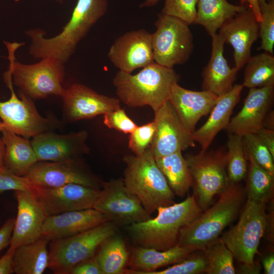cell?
I'll use <instances>...</instances> for the list:
<instances>
[{"instance_id":"cell-27","label":"cell","mask_w":274,"mask_h":274,"mask_svg":"<svg viewBox=\"0 0 274 274\" xmlns=\"http://www.w3.org/2000/svg\"><path fill=\"white\" fill-rule=\"evenodd\" d=\"M2 132L5 146V168L16 176L24 177L38 161L31 141L6 128Z\"/></svg>"},{"instance_id":"cell-47","label":"cell","mask_w":274,"mask_h":274,"mask_svg":"<svg viewBox=\"0 0 274 274\" xmlns=\"http://www.w3.org/2000/svg\"><path fill=\"white\" fill-rule=\"evenodd\" d=\"M241 5L248 4L249 8L253 12L257 20L260 22L261 19V12L258 0H239Z\"/></svg>"},{"instance_id":"cell-9","label":"cell","mask_w":274,"mask_h":274,"mask_svg":"<svg viewBox=\"0 0 274 274\" xmlns=\"http://www.w3.org/2000/svg\"><path fill=\"white\" fill-rule=\"evenodd\" d=\"M187 161L193 179V195L199 207L206 210L215 195L231 183L227 172L226 151L223 149L201 151L187 154Z\"/></svg>"},{"instance_id":"cell-41","label":"cell","mask_w":274,"mask_h":274,"mask_svg":"<svg viewBox=\"0 0 274 274\" xmlns=\"http://www.w3.org/2000/svg\"><path fill=\"white\" fill-rule=\"evenodd\" d=\"M104 123L109 128L124 133H130L138 127L121 108L104 114Z\"/></svg>"},{"instance_id":"cell-49","label":"cell","mask_w":274,"mask_h":274,"mask_svg":"<svg viewBox=\"0 0 274 274\" xmlns=\"http://www.w3.org/2000/svg\"><path fill=\"white\" fill-rule=\"evenodd\" d=\"M262 127L274 130V113L273 111H269L265 116Z\"/></svg>"},{"instance_id":"cell-32","label":"cell","mask_w":274,"mask_h":274,"mask_svg":"<svg viewBox=\"0 0 274 274\" xmlns=\"http://www.w3.org/2000/svg\"><path fill=\"white\" fill-rule=\"evenodd\" d=\"M244 87L274 85V56L266 52L251 56L245 65Z\"/></svg>"},{"instance_id":"cell-31","label":"cell","mask_w":274,"mask_h":274,"mask_svg":"<svg viewBox=\"0 0 274 274\" xmlns=\"http://www.w3.org/2000/svg\"><path fill=\"white\" fill-rule=\"evenodd\" d=\"M94 256L103 274L125 273L128 254L121 236L115 234L105 239L98 247Z\"/></svg>"},{"instance_id":"cell-21","label":"cell","mask_w":274,"mask_h":274,"mask_svg":"<svg viewBox=\"0 0 274 274\" xmlns=\"http://www.w3.org/2000/svg\"><path fill=\"white\" fill-rule=\"evenodd\" d=\"M273 97L274 85L250 88L242 109L226 127L227 132L242 136L256 134L262 127Z\"/></svg>"},{"instance_id":"cell-25","label":"cell","mask_w":274,"mask_h":274,"mask_svg":"<svg viewBox=\"0 0 274 274\" xmlns=\"http://www.w3.org/2000/svg\"><path fill=\"white\" fill-rule=\"evenodd\" d=\"M243 88L242 84H234L229 91L219 96L207 121L192 132V138L200 145L201 151L207 150L218 133L226 128Z\"/></svg>"},{"instance_id":"cell-48","label":"cell","mask_w":274,"mask_h":274,"mask_svg":"<svg viewBox=\"0 0 274 274\" xmlns=\"http://www.w3.org/2000/svg\"><path fill=\"white\" fill-rule=\"evenodd\" d=\"M262 264L266 274L274 273V255L270 254L265 257L262 260Z\"/></svg>"},{"instance_id":"cell-11","label":"cell","mask_w":274,"mask_h":274,"mask_svg":"<svg viewBox=\"0 0 274 274\" xmlns=\"http://www.w3.org/2000/svg\"><path fill=\"white\" fill-rule=\"evenodd\" d=\"M265 203L248 198L236 224L221 238L233 257L243 264L254 263L267 226Z\"/></svg>"},{"instance_id":"cell-39","label":"cell","mask_w":274,"mask_h":274,"mask_svg":"<svg viewBox=\"0 0 274 274\" xmlns=\"http://www.w3.org/2000/svg\"><path fill=\"white\" fill-rule=\"evenodd\" d=\"M197 0H165L161 13L177 17L188 24H194Z\"/></svg>"},{"instance_id":"cell-45","label":"cell","mask_w":274,"mask_h":274,"mask_svg":"<svg viewBox=\"0 0 274 274\" xmlns=\"http://www.w3.org/2000/svg\"><path fill=\"white\" fill-rule=\"evenodd\" d=\"M256 134L274 158V130L262 127Z\"/></svg>"},{"instance_id":"cell-35","label":"cell","mask_w":274,"mask_h":274,"mask_svg":"<svg viewBox=\"0 0 274 274\" xmlns=\"http://www.w3.org/2000/svg\"><path fill=\"white\" fill-rule=\"evenodd\" d=\"M227 172L230 183H237L247 173V159L244 150L243 136L228 133L227 142Z\"/></svg>"},{"instance_id":"cell-1","label":"cell","mask_w":274,"mask_h":274,"mask_svg":"<svg viewBox=\"0 0 274 274\" xmlns=\"http://www.w3.org/2000/svg\"><path fill=\"white\" fill-rule=\"evenodd\" d=\"M108 8L107 0H78L70 19L57 35L46 38L40 28L26 30L25 35L30 39L29 54L35 59L52 57L65 64Z\"/></svg>"},{"instance_id":"cell-4","label":"cell","mask_w":274,"mask_h":274,"mask_svg":"<svg viewBox=\"0 0 274 274\" xmlns=\"http://www.w3.org/2000/svg\"><path fill=\"white\" fill-rule=\"evenodd\" d=\"M217 201L180 229L177 244L203 250L219 238L222 231L236 218L244 200V191L231 183Z\"/></svg>"},{"instance_id":"cell-24","label":"cell","mask_w":274,"mask_h":274,"mask_svg":"<svg viewBox=\"0 0 274 274\" xmlns=\"http://www.w3.org/2000/svg\"><path fill=\"white\" fill-rule=\"evenodd\" d=\"M211 37V54L202 72V88L220 96L232 89L239 70L229 66L224 55L225 42L220 35L217 33Z\"/></svg>"},{"instance_id":"cell-37","label":"cell","mask_w":274,"mask_h":274,"mask_svg":"<svg viewBox=\"0 0 274 274\" xmlns=\"http://www.w3.org/2000/svg\"><path fill=\"white\" fill-rule=\"evenodd\" d=\"M261 19L259 24V37L261 39L258 50L273 54L274 0L259 1Z\"/></svg>"},{"instance_id":"cell-17","label":"cell","mask_w":274,"mask_h":274,"mask_svg":"<svg viewBox=\"0 0 274 274\" xmlns=\"http://www.w3.org/2000/svg\"><path fill=\"white\" fill-rule=\"evenodd\" d=\"M108 56L119 71L128 73L152 63L151 33L144 29L126 32L114 41Z\"/></svg>"},{"instance_id":"cell-42","label":"cell","mask_w":274,"mask_h":274,"mask_svg":"<svg viewBox=\"0 0 274 274\" xmlns=\"http://www.w3.org/2000/svg\"><path fill=\"white\" fill-rule=\"evenodd\" d=\"M33 186L25 177L16 176L6 168H0V192L8 190H30Z\"/></svg>"},{"instance_id":"cell-13","label":"cell","mask_w":274,"mask_h":274,"mask_svg":"<svg viewBox=\"0 0 274 274\" xmlns=\"http://www.w3.org/2000/svg\"><path fill=\"white\" fill-rule=\"evenodd\" d=\"M154 114L155 131L149 149L155 159L195 146L192 133L185 127L169 100Z\"/></svg>"},{"instance_id":"cell-5","label":"cell","mask_w":274,"mask_h":274,"mask_svg":"<svg viewBox=\"0 0 274 274\" xmlns=\"http://www.w3.org/2000/svg\"><path fill=\"white\" fill-rule=\"evenodd\" d=\"M8 52V58L13 84L32 99H40L50 95L62 97L65 89L62 86L65 76L64 64L59 59L47 57L31 64L16 60V50L24 42H4Z\"/></svg>"},{"instance_id":"cell-10","label":"cell","mask_w":274,"mask_h":274,"mask_svg":"<svg viewBox=\"0 0 274 274\" xmlns=\"http://www.w3.org/2000/svg\"><path fill=\"white\" fill-rule=\"evenodd\" d=\"M155 25L156 30L151 33L154 62L168 68L186 63L194 49L189 25L177 17L160 13Z\"/></svg>"},{"instance_id":"cell-30","label":"cell","mask_w":274,"mask_h":274,"mask_svg":"<svg viewBox=\"0 0 274 274\" xmlns=\"http://www.w3.org/2000/svg\"><path fill=\"white\" fill-rule=\"evenodd\" d=\"M181 151L155 159L156 164L174 193L184 197L193 186V179Z\"/></svg>"},{"instance_id":"cell-36","label":"cell","mask_w":274,"mask_h":274,"mask_svg":"<svg viewBox=\"0 0 274 274\" xmlns=\"http://www.w3.org/2000/svg\"><path fill=\"white\" fill-rule=\"evenodd\" d=\"M244 150L247 160L251 158L271 175L274 176V158L257 134L243 136Z\"/></svg>"},{"instance_id":"cell-22","label":"cell","mask_w":274,"mask_h":274,"mask_svg":"<svg viewBox=\"0 0 274 274\" xmlns=\"http://www.w3.org/2000/svg\"><path fill=\"white\" fill-rule=\"evenodd\" d=\"M219 97L210 91L190 90L176 83L172 87L168 100L185 127L192 133L198 121L210 114Z\"/></svg>"},{"instance_id":"cell-23","label":"cell","mask_w":274,"mask_h":274,"mask_svg":"<svg viewBox=\"0 0 274 274\" xmlns=\"http://www.w3.org/2000/svg\"><path fill=\"white\" fill-rule=\"evenodd\" d=\"M108 221L104 215L93 208L64 212L46 218L42 236L49 241L67 237Z\"/></svg>"},{"instance_id":"cell-55","label":"cell","mask_w":274,"mask_h":274,"mask_svg":"<svg viewBox=\"0 0 274 274\" xmlns=\"http://www.w3.org/2000/svg\"><path fill=\"white\" fill-rule=\"evenodd\" d=\"M258 1H265V0H258Z\"/></svg>"},{"instance_id":"cell-26","label":"cell","mask_w":274,"mask_h":274,"mask_svg":"<svg viewBox=\"0 0 274 274\" xmlns=\"http://www.w3.org/2000/svg\"><path fill=\"white\" fill-rule=\"evenodd\" d=\"M195 251L193 248L178 244L165 251L138 246L131 256L130 269L125 270V273L147 274L159 268L179 263Z\"/></svg>"},{"instance_id":"cell-18","label":"cell","mask_w":274,"mask_h":274,"mask_svg":"<svg viewBox=\"0 0 274 274\" xmlns=\"http://www.w3.org/2000/svg\"><path fill=\"white\" fill-rule=\"evenodd\" d=\"M85 131L57 134L53 131L41 133L30 141L38 161H64L79 159L89 151Z\"/></svg>"},{"instance_id":"cell-50","label":"cell","mask_w":274,"mask_h":274,"mask_svg":"<svg viewBox=\"0 0 274 274\" xmlns=\"http://www.w3.org/2000/svg\"><path fill=\"white\" fill-rule=\"evenodd\" d=\"M241 270L243 273H259V269L257 266L255 265L254 263L251 264H244L242 266Z\"/></svg>"},{"instance_id":"cell-3","label":"cell","mask_w":274,"mask_h":274,"mask_svg":"<svg viewBox=\"0 0 274 274\" xmlns=\"http://www.w3.org/2000/svg\"><path fill=\"white\" fill-rule=\"evenodd\" d=\"M153 219L126 226L127 231L138 246L165 251L177 244L180 229L202 212L194 196L157 210Z\"/></svg>"},{"instance_id":"cell-53","label":"cell","mask_w":274,"mask_h":274,"mask_svg":"<svg viewBox=\"0 0 274 274\" xmlns=\"http://www.w3.org/2000/svg\"><path fill=\"white\" fill-rule=\"evenodd\" d=\"M5 128V125L4 124L3 122L0 121V131H2Z\"/></svg>"},{"instance_id":"cell-33","label":"cell","mask_w":274,"mask_h":274,"mask_svg":"<svg viewBox=\"0 0 274 274\" xmlns=\"http://www.w3.org/2000/svg\"><path fill=\"white\" fill-rule=\"evenodd\" d=\"M250 165L247 180L248 198L257 201L266 202L272 195L274 176L248 158Z\"/></svg>"},{"instance_id":"cell-28","label":"cell","mask_w":274,"mask_h":274,"mask_svg":"<svg viewBox=\"0 0 274 274\" xmlns=\"http://www.w3.org/2000/svg\"><path fill=\"white\" fill-rule=\"evenodd\" d=\"M246 9L227 0H197L194 23L202 26L212 37L226 20Z\"/></svg>"},{"instance_id":"cell-34","label":"cell","mask_w":274,"mask_h":274,"mask_svg":"<svg viewBox=\"0 0 274 274\" xmlns=\"http://www.w3.org/2000/svg\"><path fill=\"white\" fill-rule=\"evenodd\" d=\"M209 274H234L233 256L221 239L218 238L209 244L203 250Z\"/></svg>"},{"instance_id":"cell-6","label":"cell","mask_w":274,"mask_h":274,"mask_svg":"<svg viewBox=\"0 0 274 274\" xmlns=\"http://www.w3.org/2000/svg\"><path fill=\"white\" fill-rule=\"evenodd\" d=\"M123 181L151 215L160 207L174 203L175 194L158 167L149 148L141 155L124 157Z\"/></svg>"},{"instance_id":"cell-16","label":"cell","mask_w":274,"mask_h":274,"mask_svg":"<svg viewBox=\"0 0 274 274\" xmlns=\"http://www.w3.org/2000/svg\"><path fill=\"white\" fill-rule=\"evenodd\" d=\"M61 97L62 117L69 122L92 118L120 108L118 98L99 94L81 84L72 85Z\"/></svg>"},{"instance_id":"cell-43","label":"cell","mask_w":274,"mask_h":274,"mask_svg":"<svg viewBox=\"0 0 274 274\" xmlns=\"http://www.w3.org/2000/svg\"><path fill=\"white\" fill-rule=\"evenodd\" d=\"M69 274H103V273L94 256L74 266Z\"/></svg>"},{"instance_id":"cell-29","label":"cell","mask_w":274,"mask_h":274,"mask_svg":"<svg viewBox=\"0 0 274 274\" xmlns=\"http://www.w3.org/2000/svg\"><path fill=\"white\" fill-rule=\"evenodd\" d=\"M49 241L43 236L34 242L17 247L14 251L13 265L16 274H42L48 268Z\"/></svg>"},{"instance_id":"cell-20","label":"cell","mask_w":274,"mask_h":274,"mask_svg":"<svg viewBox=\"0 0 274 274\" xmlns=\"http://www.w3.org/2000/svg\"><path fill=\"white\" fill-rule=\"evenodd\" d=\"M218 34L232 47L234 67L241 70L252 56L253 44L259 37V24L253 12L247 8L226 20Z\"/></svg>"},{"instance_id":"cell-15","label":"cell","mask_w":274,"mask_h":274,"mask_svg":"<svg viewBox=\"0 0 274 274\" xmlns=\"http://www.w3.org/2000/svg\"><path fill=\"white\" fill-rule=\"evenodd\" d=\"M24 177L37 186L78 184L98 189L97 179L83 166L80 158L59 162L38 161Z\"/></svg>"},{"instance_id":"cell-44","label":"cell","mask_w":274,"mask_h":274,"mask_svg":"<svg viewBox=\"0 0 274 274\" xmlns=\"http://www.w3.org/2000/svg\"><path fill=\"white\" fill-rule=\"evenodd\" d=\"M15 220L14 218L9 219L0 228V251L10 245Z\"/></svg>"},{"instance_id":"cell-8","label":"cell","mask_w":274,"mask_h":274,"mask_svg":"<svg viewBox=\"0 0 274 274\" xmlns=\"http://www.w3.org/2000/svg\"><path fill=\"white\" fill-rule=\"evenodd\" d=\"M4 80L11 92L10 98L0 101V118L5 128L26 139L53 131L62 126L55 117H44L38 111L33 99L19 90L16 94L10 69L5 72Z\"/></svg>"},{"instance_id":"cell-38","label":"cell","mask_w":274,"mask_h":274,"mask_svg":"<svg viewBox=\"0 0 274 274\" xmlns=\"http://www.w3.org/2000/svg\"><path fill=\"white\" fill-rule=\"evenodd\" d=\"M190 255L183 261L166 269L155 270L147 274H198L206 272L207 263L204 254Z\"/></svg>"},{"instance_id":"cell-52","label":"cell","mask_w":274,"mask_h":274,"mask_svg":"<svg viewBox=\"0 0 274 274\" xmlns=\"http://www.w3.org/2000/svg\"><path fill=\"white\" fill-rule=\"evenodd\" d=\"M161 0H145V1L140 5L141 8L151 7L155 6Z\"/></svg>"},{"instance_id":"cell-54","label":"cell","mask_w":274,"mask_h":274,"mask_svg":"<svg viewBox=\"0 0 274 274\" xmlns=\"http://www.w3.org/2000/svg\"><path fill=\"white\" fill-rule=\"evenodd\" d=\"M59 3H62L64 0H54Z\"/></svg>"},{"instance_id":"cell-40","label":"cell","mask_w":274,"mask_h":274,"mask_svg":"<svg viewBox=\"0 0 274 274\" xmlns=\"http://www.w3.org/2000/svg\"><path fill=\"white\" fill-rule=\"evenodd\" d=\"M155 131L154 121L138 126L130 133L128 147L136 155H141L149 147Z\"/></svg>"},{"instance_id":"cell-51","label":"cell","mask_w":274,"mask_h":274,"mask_svg":"<svg viewBox=\"0 0 274 274\" xmlns=\"http://www.w3.org/2000/svg\"><path fill=\"white\" fill-rule=\"evenodd\" d=\"M5 146L2 138H0V168H5L4 166V156Z\"/></svg>"},{"instance_id":"cell-12","label":"cell","mask_w":274,"mask_h":274,"mask_svg":"<svg viewBox=\"0 0 274 274\" xmlns=\"http://www.w3.org/2000/svg\"><path fill=\"white\" fill-rule=\"evenodd\" d=\"M101 185L93 208L108 221L126 227L151 218L138 197L126 187L123 179L101 181Z\"/></svg>"},{"instance_id":"cell-7","label":"cell","mask_w":274,"mask_h":274,"mask_svg":"<svg viewBox=\"0 0 274 274\" xmlns=\"http://www.w3.org/2000/svg\"><path fill=\"white\" fill-rule=\"evenodd\" d=\"M117 225L108 221L67 237L51 241L48 268L56 274H69L72 268L94 256L101 243L116 234Z\"/></svg>"},{"instance_id":"cell-46","label":"cell","mask_w":274,"mask_h":274,"mask_svg":"<svg viewBox=\"0 0 274 274\" xmlns=\"http://www.w3.org/2000/svg\"><path fill=\"white\" fill-rule=\"evenodd\" d=\"M14 251L8 249L6 253L0 258V274L14 273L13 265Z\"/></svg>"},{"instance_id":"cell-14","label":"cell","mask_w":274,"mask_h":274,"mask_svg":"<svg viewBox=\"0 0 274 274\" xmlns=\"http://www.w3.org/2000/svg\"><path fill=\"white\" fill-rule=\"evenodd\" d=\"M32 191L47 216L93 208L100 189L78 184L55 187L33 186Z\"/></svg>"},{"instance_id":"cell-2","label":"cell","mask_w":274,"mask_h":274,"mask_svg":"<svg viewBox=\"0 0 274 274\" xmlns=\"http://www.w3.org/2000/svg\"><path fill=\"white\" fill-rule=\"evenodd\" d=\"M180 76L173 68L155 62L132 75L119 71L113 80L119 100L131 107L150 106L157 110L169 99Z\"/></svg>"},{"instance_id":"cell-19","label":"cell","mask_w":274,"mask_h":274,"mask_svg":"<svg viewBox=\"0 0 274 274\" xmlns=\"http://www.w3.org/2000/svg\"><path fill=\"white\" fill-rule=\"evenodd\" d=\"M14 193L18 202V211L9 248L12 251L39 239L47 217L32 190H16Z\"/></svg>"}]
</instances>
